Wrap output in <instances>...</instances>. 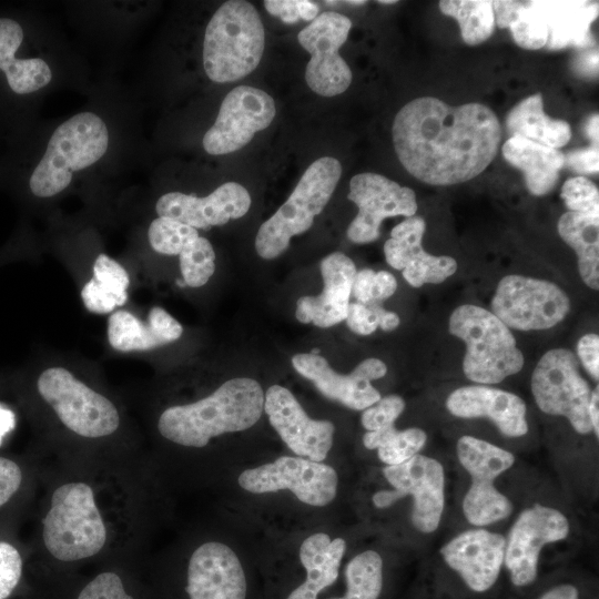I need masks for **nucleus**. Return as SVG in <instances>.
Here are the masks:
<instances>
[{
  "mask_svg": "<svg viewBox=\"0 0 599 599\" xmlns=\"http://www.w3.org/2000/svg\"><path fill=\"white\" fill-rule=\"evenodd\" d=\"M392 133L397 158L409 174L430 185H453L476 177L493 162L501 126L485 104L450 106L422 97L397 112Z\"/></svg>",
  "mask_w": 599,
  "mask_h": 599,
  "instance_id": "1",
  "label": "nucleus"
},
{
  "mask_svg": "<svg viewBox=\"0 0 599 599\" xmlns=\"http://www.w3.org/2000/svg\"><path fill=\"white\" fill-rule=\"evenodd\" d=\"M263 410L261 385L250 377H236L200 400L164 409L158 429L172 443L202 448L214 437L251 428Z\"/></svg>",
  "mask_w": 599,
  "mask_h": 599,
  "instance_id": "2",
  "label": "nucleus"
},
{
  "mask_svg": "<svg viewBox=\"0 0 599 599\" xmlns=\"http://www.w3.org/2000/svg\"><path fill=\"white\" fill-rule=\"evenodd\" d=\"M264 47V26L254 6L243 0L226 1L205 29V73L217 83L240 80L256 69Z\"/></svg>",
  "mask_w": 599,
  "mask_h": 599,
  "instance_id": "3",
  "label": "nucleus"
},
{
  "mask_svg": "<svg viewBox=\"0 0 599 599\" xmlns=\"http://www.w3.org/2000/svg\"><path fill=\"white\" fill-rule=\"evenodd\" d=\"M109 148V130L99 115L80 112L52 133L45 152L34 167L29 186L38 197H52L65 190L73 173L103 158Z\"/></svg>",
  "mask_w": 599,
  "mask_h": 599,
  "instance_id": "4",
  "label": "nucleus"
},
{
  "mask_svg": "<svg viewBox=\"0 0 599 599\" xmlns=\"http://www.w3.org/2000/svg\"><path fill=\"white\" fill-rule=\"evenodd\" d=\"M449 333L466 345L465 376L478 384H497L515 375L525 359L510 329L490 311L465 304L449 317Z\"/></svg>",
  "mask_w": 599,
  "mask_h": 599,
  "instance_id": "5",
  "label": "nucleus"
},
{
  "mask_svg": "<svg viewBox=\"0 0 599 599\" xmlns=\"http://www.w3.org/2000/svg\"><path fill=\"white\" fill-rule=\"evenodd\" d=\"M42 536L47 550L61 561L89 558L103 548L106 529L88 484L68 483L54 490Z\"/></svg>",
  "mask_w": 599,
  "mask_h": 599,
  "instance_id": "6",
  "label": "nucleus"
},
{
  "mask_svg": "<svg viewBox=\"0 0 599 599\" xmlns=\"http://www.w3.org/2000/svg\"><path fill=\"white\" fill-rule=\"evenodd\" d=\"M342 175V165L332 156L314 161L303 173L284 204L257 231L255 248L265 260L283 254L293 236L311 229L314 217L328 203Z\"/></svg>",
  "mask_w": 599,
  "mask_h": 599,
  "instance_id": "7",
  "label": "nucleus"
},
{
  "mask_svg": "<svg viewBox=\"0 0 599 599\" xmlns=\"http://www.w3.org/2000/svg\"><path fill=\"white\" fill-rule=\"evenodd\" d=\"M37 387L60 422L74 434L100 438L119 428L120 415L114 404L67 368L55 366L44 369Z\"/></svg>",
  "mask_w": 599,
  "mask_h": 599,
  "instance_id": "8",
  "label": "nucleus"
},
{
  "mask_svg": "<svg viewBox=\"0 0 599 599\" xmlns=\"http://www.w3.org/2000/svg\"><path fill=\"white\" fill-rule=\"evenodd\" d=\"M531 392L544 413L564 416L579 434L592 432L588 413L592 390L571 351L554 348L541 356L531 375Z\"/></svg>",
  "mask_w": 599,
  "mask_h": 599,
  "instance_id": "9",
  "label": "nucleus"
},
{
  "mask_svg": "<svg viewBox=\"0 0 599 599\" xmlns=\"http://www.w3.org/2000/svg\"><path fill=\"white\" fill-rule=\"evenodd\" d=\"M490 305L495 316L518 331L548 329L570 311V300L557 284L517 274L499 281Z\"/></svg>",
  "mask_w": 599,
  "mask_h": 599,
  "instance_id": "10",
  "label": "nucleus"
},
{
  "mask_svg": "<svg viewBox=\"0 0 599 599\" xmlns=\"http://www.w3.org/2000/svg\"><path fill=\"white\" fill-rule=\"evenodd\" d=\"M457 456L471 477L463 500L466 519L475 526H485L507 518L512 504L495 488L494 480L512 466L514 455L483 439L463 436L457 443Z\"/></svg>",
  "mask_w": 599,
  "mask_h": 599,
  "instance_id": "11",
  "label": "nucleus"
},
{
  "mask_svg": "<svg viewBox=\"0 0 599 599\" xmlns=\"http://www.w3.org/2000/svg\"><path fill=\"white\" fill-rule=\"evenodd\" d=\"M383 474L394 490H379L373 495L377 508H387L407 495L414 498L413 525L422 532L437 529L444 510L445 476L441 464L430 457L415 455L410 459L386 466Z\"/></svg>",
  "mask_w": 599,
  "mask_h": 599,
  "instance_id": "12",
  "label": "nucleus"
},
{
  "mask_svg": "<svg viewBox=\"0 0 599 599\" xmlns=\"http://www.w3.org/2000/svg\"><path fill=\"white\" fill-rule=\"evenodd\" d=\"M237 481L252 494L286 489L306 505L323 507L335 498L338 476L332 466L322 461L282 456L272 463L244 470Z\"/></svg>",
  "mask_w": 599,
  "mask_h": 599,
  "instance_id": "13",
  "label": "nucleus"
},
{
  "mask_svg": "<svg viewBox=\"0 0 599 599\" xmlns=\"http://www.w3.org/2000/svg\"><path fill=\"white\" fill-rule=\"evenodd\" d=\"M351 28L352 21L346 16L325 11L297 35L300 44L311 54L305 70L306 83L322 97L338 95L352 82V71L338 53Z\"/></svg>",
  "mask_w": 599,
  "mask_h": 599,
  "instance_id": "14",
  "label": "nucleus"
},
{
  "mask_svg": "<svg viewBox=\"0 0 599 599\" xmlns=\"http://www.w3.org/2000/svg\"><path fill=\"white\" fill-rule=\"evenodd\" d=\"M275 103L265 91L238 85L231 90L220 106L214 124L202 144L212 155L235 152L246 145L256 132L266 129L275 116Z\"/></svg>",
  "mask_w": 599,
  "mask_h": 599,
  "instance_id": "15",
  "label": "nucleus"
},
{
  "mask_svg": "<svg viewBox=\"0 0 599 599\" xmlns=\"http://www.w3.org/2000/svg\"><path fill=\"white\" fill-rule=\"evenodd\" d=\"M348 200L358 213L347 227V237L356 244H366L379 237L382 222L387 217L416 214L415 192L377 173H359L349 182Z\"/></svg>",
  "mask_w": 599,
  "mask_h": 599,
  "instance_id": "16",
  "label": "nucleus"
},
{
  "mask_svg": "<svg viewBox=\"0 0 599 599\" xmlns=\"http://www.w3.org/2000/svg\"><path fill=\"white\" fill-rule=\"evenodd\" d=\"M569 522L559 510L536 504L520 512L506 540L504 564L515 587L535 582L541 548L565 539Z\"/></svg>",
  "mask_w": 599,
  "mask_h": 599,
  "instance_id": "17",
  "label": "nucleus"
},
{
  "mask_svg": "<svg viewBox=\"0 0 599 599\" xmlns=\"http://www.w3.org/2000/svg\"><path fill=\"white\" fill-rule=\"evenodd\" d=\"M292 365L323 396L354 410H364L380 399L379 392L370 382L387 373L386 364L373 357L362 361L347 375L335 372L318 354H296L292 357Z\"/></svg>",
  "mask_w": 599,
  "mask_h": 599,
  "instance_id": "18",
  "label": "nucleus"
},
{
  "mask_svg": "<svg viewBox=\"0 0 599 599\" xmlns=\"http://www.w3.org/2000/svg\"><path fill=\"white\" fill-rule=\"evenodd\" d=\"M264 410L271 426L298 457L324 460L333 446L335 426L329 420L308 417L287 388L272 385L264 395Z\"/></svg>",
  "mask_w": 599,
  "mask_h": 599,
  "instance_id": "19",
  "label": "nucleus"
},
{
  "mask_svg": "<svg viewBox=\"0 0 599 599\" xmlns=\"http://www.w3.org/2000/svg\"><path fill=\"white\" fill-rule=\"evenodd\" d=\"M187 599H248L247 576L238 556L219 541H207L190 557L186 569Z\"/></svg>",
  "mask_w": 599,
  "mask_h": 599,
  "instance_id": "20",
  "label": "nucleus"
},
{
  "mask_svg": "<svg viewBox=\"0 0 599 599\" xmlns=\"http://www.w3.org/2000/svg\"><path fill=\"white\" fill-rule=\"evenodd\" d=\"M506 539L485 529L466 530L445 546L440 554L464 585L475 593L490 590L504 565Z\"/></svg>",
  "mask_w": 599,
  "mask_h": 599,
  "instance_id": "21",
  "label": "nucleus"
},
{
  "mask_svg": "<svg viewBox=\"0 0 599 599\" xmlns=\"http://www.w3.org/2000/svg\"><path fill=\"white\" fill-rule=\"evenodd\" d=\"M426 230L422 216L406 217L390 232L384 244L386 262L403 271V277L413 287L439 284L457 271V262L448 255H432L424 251L422 241Z\"/></svg>",
  "mask_w": 599,
  "mask_h": 599,
  "instance_id": "22",
  "label": "nucleus"
},
{
  "mask_svg": "<svg viewBox=\"0 0 599 599\" xmlns=\"http://www.w3.org/2000/svg\"><path fill=\"white\" fill-rule=\"evenodd\" d=\"M251 206L248 191L236 182H226L204 197L169 192L159 197L155 211L191 227L207 230L245 215Z\"/></svg>",
  "mask_w": 599,
  "mask_h": 599,
  "instance_id": "23",
  "label": "nucleus"
},
{
  "mask_svg": "<svg viewBox=\"0 0 599 599\" xmlns=\"http://www.w3.org/2000/svg\"><path fill=\"white\" fill-rule=\"evenodd\" d=\"M324 288L316 296H303L296 302L295 316L303 324L322 328L346 318L356 275L354 262L344 253L334 252L321 261Z\"/></svg>",
  "mask_w": 599,
  "mask_h": 599,
  "instance_id": "24",
  "label": "nucleus"
},
{
  "mask_svg": "<svg viewBox=\"0 0 599 599\" xmlns=\"http://www.w3.org/2000/svg\"><path fill=\"white\" fill-rule=\"evenodd\" d=\"M446 407L456 417L488 418L507 437H521L528 432L525 402L499 388L485 385L457 388L448 396Z\"/></svg>",
  "mask_w": 599,
  "mask_h": 599,
  "instance_id": "25",
  "label": "nucleus"
},
{
  "mask_svg": "<svg viewBox=\"0 0 599 599\" xmlns=\"http://www.w3.org/2000/svg\"><path fill=\"white\" fill-rule=\"evenodd\" d=\"M182 325L164 308L153 306L143 322L128 311L119 309L108 319V339L119 352H144L177 341Z\"/></svg>",
  "mask_w": 599,
  "mask_h": 599,
  "instance_id": "26",
  "label": "nucleus"
},
{
  "mask_svg": "<svg viewBox=\"0 0 599 599\" xmlns=\"http://www.w3.org/2000/svg\"><path fill=\"white\" fill-rule=\"evenodd\" d=\"M346 544L343 538L331 539L325 532L307 537L300 547L304 579L292 587L283 599H318L335 586Z\"/></svg>",
  "mask_w": 599,
  "mask_h": 599,
  "instance_id": "27",
  "label": "nucleus"
},
{
  "mask_svg": "<svg viewBox=\"0 0 599 599\" xmlns=\"http://www.w3.org/2000/svg\"><path fill=\"white\" fill-rule=\"evenodd\" d=\"M502 155L524 173L528 191L536 196L554 190L565 166V154L558 149L521 136H510L502 146Z\"/></svg>",
  "mask_w": 599,
  "mask_h": 599,
  "instance_id": "28",
  "label": "nucleus"
},
{
  "mask_svg": "<svg viewBox=\"0 0 599 599\" xmlns=\"http://www.w3.org/2000/svg\"><path fill=\"white\" fill-rule=\"evenodd\" d=\"M538 4L548 28L547 49L587 48L592 43L590 27L598 17V2L539 0Z\"/></svg>",
  "mask_w": 599,
  "mask_h": 599,
  "instance_id": "29",
  "label": "nucleus"
},
{
  "mask_svg": "<svg viewBox=\"0 0 599 599\" xmlns=\"http://www.w3.org/2000/svg\"><path fill=\"white\" fill-rule=\"evenodd\" d=\"M23 40L21 26L12 19L0 18V70L10 89L18 94L35 92L52 79L49 64L40 58L18 59L16 52Z\"/></svg>",
  "mask_w": 599,
  "mask_h": 599,
  "instance_id": "30",
  "label": "nucleus"
},
{
  "mask_svg": "<svg viewBox=\"0 0 599 599\" xmlns=\"http://www.w3.org/2000/svg\"><path fill=\"white\" fill-rule=\"evenodd\" d=\"M507 131L511 136L558 149L565 146L571 138L568 122L552 119L545 113L540 93L532 94L519 102L507 115Z\"/></svg>",
  "mask_w": 599,
  "mask_h": 599,
  "instance_id": "31",
  "label": "nucleus"
},
{
  "mask_svg": "<svg viewBox=\"0 0 599 599\" xmlns=\"http://www.w3.org/2000/svg\"><path fill=\"white\" fill-rule=\"evenodd\" d=\"M560 237L576 252L578 271L591 290L599 288V215L564 213L557 224Z\"/></svg>",
  "mask_w": 599,
  "mask_h": 599,
  "instance_id": "32",
  "label": "nucleus"
},
{
  "mask_svg": "<svg viewBox=\"0 0 599 599\" xmlns=\"http://www.w3.org/2000/svg\"><path fill=\"white\" fill-rule=\"evenodd\" d=\"M93 276L81 290L85 308L95 314H108L128 301L130 277L125 268L104 253L93 263Z\"/></svg>",
  "mask_w": 599,
  "mask_h": 599,
  "instance_id": "33",
  "label": "nucleus"
},
{
  "mask_svg": "<svg viewBox=\"0 0 599 599\" xmlns=\"http://www.w3.org/2000/svg\"><path fill=\"white\" fill-rule=\"evenodd\" d=\"M384 583L382 556L375 550H365L347 562L341 595L324 599H380Z\"/></svg>",
  "mask_w": 599,
  "mask_h": 599,
  "instance_id": "34",
  "label": "nucleus"
},
{
  "mask_svg": "<svg viewBox=\"0 0 599 599\" xmlns=\"http://www.w3.org/2000/svg\"><path fill=\"white\" fill-rule=\"evenodd\" d=\"M426 440L427 435L423 429L412 427L398 430L394 424L367 432L363 436L364 446L367 449H377L378 458L387 466L410 459L424 447Z\"/></svg>",
  "mask_w": 599,
  "mask_h": 599,
  "instance_id": "35",
  "label": "nucleus"
},
{
  "mask_svg": "<svg viewBox=\"0 0 599 599\" xmlns=\"http://www.w3.org/2000/svg\"><path fill=\"white\" fill-rule=\"evenodd\" d=\"M440 11L454 18L460 28V35L468 45L486 41L495 30V14L491 1L487 0H444Z\"/></svg>",
  "mask_w": 599,
  "mask_h": 599,
  "instance_id": "36",
  "label": "nucleus"
},
{
  "mask_svg": "<svg viewBox=\"0 0 599 599\" xmlns=\"http://www.w3.org/2000/svg\"><path fill=\"white\" fill-rule=\"evenodd\" d=\"M179 258L184 284L190 287L205 285L214 274L215 253L205 237L199 235L189 242L179 254Z\"/></svg>",
  "mask_w": 599,
  "mask_h": 599,
  "instance_id": "37",
  "label": "nucleus"
},
{
  "mask_svg": "<svg viewBox=\"0 0 599 599\" xmlns=\"http://www.w3.org/2000/svg\"><path fill=\"white\" fill-rule=\"evenodd\" d=\"M509 29L520 48L538 50L547 44L548 28L536 0L522 3Z\"/></svg>",
  "mask_w": 599,
  "mask_h": 599,
  "instance_id": "38",
  "label": "nucleus"
},
{
  "mask_svg": "<svg viewBox=\"0 0 599 599\" xmlns=\"http://www.w3.org/2000/svg\"><path fill=\"white\" fill-rule=\"evenodd\" d=\"M199 236L197 230L167 217H156L148 230L151 247L163 255H179L183 247Z\"/></svg>",
  "mask_w": 599,
  "mask_h": 599,
  "instance_id": "39",
  "label": "nucleus"
},
{
  "mask_svg": "<svg viewBox=\"0 0 599 599\" xmlns=\"http://www.w3.org/2000/svg\"><path fill=\"white\" fill-rule=\"evenodd\" d=\"M561 197L570 212L599 215V191L595 183L579 175L567 180Z\"/></svg>",
  "mask_w": 599,
  "mask_h": 599,
  "instance_id": "40",
  "label": "nucleus"
},
{
  "mask_svg": "<svg viewBox=\"0 0 599 599\" xmlns=\"http://www.w3.org/2000/svg\"><path fill=\"white\" fill-rule=\"evenodd\" d=\"M405 409V400L398 395L380 397L374 405L364 409L361 423L367 432L393 425Z\"/></svg>",
  "mask_w": 599,
  "mask_h": 599,
  "instance_id": "41",
  "label": "nucleus"
},
{
  "mask_svg": "<svg viewBox=\"0 0 599 599\" xmlns=\"http://www.w3.org/2000/svg\"><path fill=\"white\" fill-rule=\"evenodd\" d=\"M22 575V559L12 545L0 541V599H7Z\"/></svg>",
  "mask_w": 599,
  "mask_h": 599,
  "instance_id": "42",
  "label": "nucleus"
},
{
  "mask_svg": "<svg viewBox=\"0 0 599 599\" xmlns=\"http://www.w3.org/2000/svg\"><path fill=\"white\" fill-rule=\"evenodd\" d=\"M78 599H133L125 591L119 575L105 571L94 577L81 590Z\"/></svg>",
  "mask_w": 599,
  "mask_h": 599,
  "instance_id": "43",
  "label": "nucleus"
},
{
  "mask_svg": "<svg viewBox=\"0 0 599 599\" xmlns=\"http://www.w3.org/2000/svg\"><path fill=\"white\" fill-rule=\"evenodd\" d=\"M265 9L285 23H296L300 19L313 21L318 14V6L307 0H266Z\"/></svg>",
  "mask_w": 599,
  "mask_h": 599,
  "instance_id": "44",
  "label": "nucleus"
},
{
  "mask_svg": "<svg viewBox=\"0 0 599 599\" xmlns=\"http://www.w3.org/2000/svg\"><path fill=\"white\" fill-rule=\"evenodd\" d=\"M345 321L349 329L358 335H369L378 327L370 308L358 302L349 303Z\"/></svg>",
  "mask_w": 599,
  "mask_h": 599,
  "instance_id": "45",
  "label": "nucleus"
},
{
  "mask_svg": "<svg viewBox=\"0 0 599 599\" xmlns=\"http://www.w3.org/2000/svg\"><path fill=\"white\" fill-rule=\"evenodd\" d=\"M598 145L581 148L565 155V165L580 174H593L599 171Z\"/></svg>",
  "mask_w": 599,
  "mask_h": 599,
  "instance_id": "46",
  "label": "nucleus"
},
{
  "mask_svg": "<svg viewBox=\"0 0 599 599\" xmlns=\"http://www.w3.org/2000/svg\"><path fill=\"white\" fill-rule=\"evenodd\" d=\"M21 481L20 467L13 460L0 457V507L16 494Z\"/></svg>",
  "mask_w": 599,
  "mask_h": 599,
  "instance_id": "47",
  "label": "nucleus"
},
{
  "mask_svg": "<svg viewBox=\"0 0 599 599\" xmlns=\"http://www.w3.org/2000/svg\"><path fill=\"white\" fill-rule=\"evenodd\" d=\"M578 361L581 362L589 375L598 380L599 378V336L587 334L577 344Z\"/></svg>",
  "mask_w": 599,
  "mask_h": 599,
  "instance_id": "48",
  "label": "nucleus"
},
{
  "mask_svg": "<svg viewBox=\"0 0 599 599\" xmlns=\"http://www.w3.org/2000/svg\"><path fill=\"white\" fill-rule=\"evenodd\" d=\"M375 273L370 268H364L356 272L352 294L358 301V303L366 304L372 300V288Z\"/></svg>",
  "mask_w": 599,
  "mask_h": 599,
  "instance_id": "49",
  "label": "nucleus"
},
{
  "mask_svg": "<svg viewBox=\"0 0 599 599\" xmlns=\"http://www.w3.org/2000/svg\"><path fill=\"white\" fill-rule=\"evenodd\" d=\"M397 290L395 276L386 271L375 273L372 288V300L379 301L390 297Z\"/></svg>",
  "mask_w": 599,
  "mask_h": 599,
  "instance_id": "50",
  "label": "nucleus"
},
{
  "mask_svg": "<svg viewBox=\"0 0 599 599\" xmlns=\"http://www.w3.org/2000/svg\"><path fill=\"white\" fill-rule=\"evenodd\" d=\"M495 24L499 28H509L510 23L515 19L519 8L524 2L520 1H491Z\"/></svg>",
  "mask_w": 599,
  "mask_h": 599,
  "instance_id": "51",
  "label": "nucleus"
},
{
  "mask_svg": "<svg viewBox=\"0 0 599 599\" xmlns=\"http://www.w3.org/2000/svg\"><path fill=\"white\" fill-rule=\"evenodd\" d=\"M538 599H579V590L572 583H560L542 592Z\"/></svg>",
  "mask_w": 599,
  "mask_h": 599,
  "instance_id": "52",
  "label": "nucleus"
},
{
  "mask_svg": "<svg viewBox=\"0 0 599 599\" xmlns=\"http://www.w3.org/2000/svg\"><path fill=\"white\" fill-rule=\"evenodd\" d=\"M369 308L376 317L377 325L383 331L390 332L398 327L400 319L396 313L386 311L379 305H373Z\"/></svg>",
  "mask_w": 599,
  "mask_h": 599,
  "instance_id": "53",
  "label": "nucleus"
},
{
  "mask_svg": "<svg viewBox=\"0 0 599 599\" xmlns=\"http://www.w3.org/2000/svg\"><path fill=\"white\" fill-rule=\"evenodd\" d=\"M580 61L576 63L577 71L582 74H597L598 72V54L596 52L586 53L580 57Z\"/></svg>",
  "mask_w": 599,
  "mask_h": 599,
  "instance_id": "54",
  "label": "nucleus"
},
{
  "mask_svg": "<svg viewBox=\"0 0 599 599\" xmlns=\"http://www.w3.org/2000/svg\"><path fill=\"white\" fill-rule=\"evenodd\" d=\"M598 386L591 392L590 403H589V419L591 423L592 430L595 432L596 437H599V396H598Z\"/></svg>",
  "mask_w": 599,
  "mask_h": 599,
  "instance_id": "55",
  "label": "nucleus"
},
{
  "mask_svg": "<svg viewBox=\"0 0 599 599\" xmlns=\"http://www.w3.org/2000/svg\"><path fill=\"white\" fill-rule=\"evenodd\" d=\"M14 414L10 409L0 406V445L4 436L14 428Z\"/></svg>",
  "mask_w": 599,
  "mask_h": 599,
  "instance_id": "56",
  "label": "nucleus"
},
{
  "mask_svg": "<svg viewBox=\"0 0 599 599\" xmlns=\"http://www.w3.org/2000/svg\"><path fill=\"white\" fill-rule=\"evenodd\" d=\"M598 114H593L586 123L585 131L587 136L592 141V145H598Z\"/></svg>",
  "mask_w": 599,
  "mask_h": 599,
  "instance_id": "57",
  "label": "nucleus"
},
{
  "mask_svg": "<svg viewBox=\"0 0 599 599\" xmlns=\"http://www.w3.org/2000/svg\"><path fill=\"white\" fill-rule=\"evenodd\" d=\"M378 2L382 3V4H390V3H396L397 1H395V0H380Z\"/></svg>",
  "mask_w": 599,
  "mask_h": 599,
  "instance_id": "58",
  "label": "nucleus"
},
{
  "mask_svg": "<svg viewBox=\"0 0 599 599\" xmlns=\"http://www.w3.org/2000/svg\"><path fill=\"white\" fill-rule=\"evenodd\" d=\"M347 3H351V4H364L366 3V1H346Z\"/></svg>",
  "mask_w": 599,
  "mask_h": 599,
  "instance_id": "59",
  "label": "nucleus"
}]
</instances>
